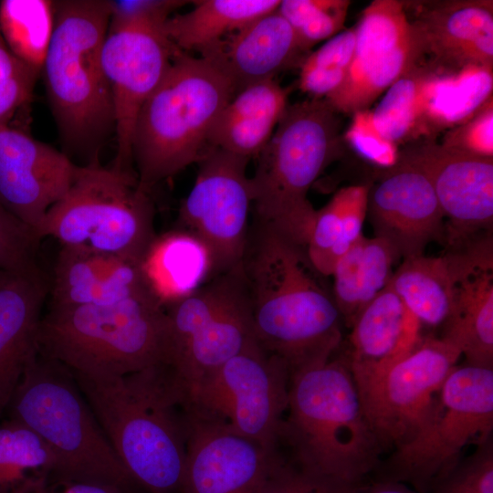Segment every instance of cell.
Listing matches in <instances>:
<instances>
[{
    "mask_svg": "<svg viewBox=\"0 0 493 493\" xmlns=\"http://www.w3.org/2000/svg\"><path fill=\"white\" fill-rule=\"evenodd\" d=\"M242 269L256 341L289 376L328 362L341 342V318L306 248L267 223L248 231Z\"/></svg>",
    "mask_w": 493,
    "mask_h": 493,
    "instance_id": "obj_1",
    "label": "cell"
},
{
    "mask_svg": "<svg viewBox=\"0 0 493 493\" xmlns=\"http://www.w3.org/2000/svg\"><path fill=\"white\" fill-rule=\"evenodd\" d=\"M73 375L136 485L145 493H180L190 411L187 391L172 368L162 363L121 376Z\"/></svg>",
    "mask_w": 493,
    "mask_h": 493,
    "instance_id": "obj_2",
    "label": "cell"
},
{
    "mask_svg": "<svg viewBox=\"0 0 493 493\" xmlns=\"http://www.w3.org/2000/svg\"><path fill=\"white\" fill-rule=\"evenodd\" d=\"M108 0L55 1V28L41 75L63 152L97 164L112 133V98L101 61Z\"/></svg>",
    "mask_w": 493,
    "mask_h": 493,
    "instance_id": "obj_3",
    "label": "cell"
},
{
    "mask_svg": "<svg viewBox=\"0 0 493 493\" xmlns=\"http://www.w3.org/2000/svg\"><path fill=\"white\" fill-rule=\"evenodd\" d=\"M334 355L290 377L279 446L307 472L362 484L379 466L383 450L364 414L346 356Z\"/></svg>",
    "mask_w": 493,
    "mask_h": 493,
    "instance_id": "obj_4",
    "label": "cell"
},
{
    "mask_svg": "<svg viewBox=\"0 0 493 493\" xmlns=\"http://www.w3.org/2000/svg\"><path fill=\"white\" fill-rule=\"evenodd\" d=\"M236 92L233 81L210 59L176 49L132 131V163L144 190L151 192L197 163L209 147L215 119Z\"/></svg>",
    "mask_w": 493,
    "mask_h": 493,
    "instance_id": "obj_5",
    "label": "cell"
},
{
    "mask_svg": "<svg viewBox=\"0 0 493 493\" xmlns=\"http://www.w3.org/2000/svg\"><path fill=\"white\" fill-rule=\"evenodd\" d=\"M11 417L35 432L55 458L54 482H80L145 493L101 429L73 373L38 351L8 405Z\"/></svg>",
    "mask_w": 493,
    "mask_h": 493,
    "instance_id": "obj_6",
    "label": "cell"
},
{
    "mask_svg": "<svg viewBox=\"0 0 493 493\" xmlns=\"http://www.w3.org/2000/svg\"><path fill=\"white\" fill-rule=\"evenodd\" d=\"M38 352L73 373L121 376L167 363L166 311L151 293L100 306L49 307Z\"/></svg>",
    "mask_w": 493,
    "mask_h": 493,
    "instance_id": "obj_7",
    "label": "cell"
},
{
    "mask_svg": "<svg viewBox=\"0 0 493 493\" xmlns=\"http://www.w3.org/2000/svg\"><path fill=\"white\" fill-rule=\"evenodd\" d=\"M337 113L324 99L288 104L250 177L256 220L305 248L316 215L308 192L341 150Z\"/></svg>",
    "mask_w": 493,
    "mask_h": 493,
    "instance_id": "obj_8",
    "label": "cell"
},
{
    "mask_svg": "<svg viewBox=\"0 0 493 493\" xmlns=\"http://www.w3.org/2000/svg\"><path fill=\"white\" fill-rule=\"evenodd\" d=\"M150 193L135 173L100 163L80 165L68 193L37 231L62 246L113 254L139 262L156 236Z\"/></svg>",
    "mask_w": 493,
    "mask_h": 493,
    "instance_id": "obj_9",
    "label": "cell"
},
{
    "mask_svg": "<svg viewBox=\"0 0 493 493\" xmlns=\"http://www.w3.org/2000/svg\"><path fill=\"white\" fill-rule=\"evenodd\" d=\"M493 368L456 365L424 425L375 469L377 480L433 493L461 461L464 449L492 438Z\"/></svg>",
    "mask_w": 493,
    "mask_h": 493,
    "instance_id": "obj_10",
    "label": "cell"
},
{
    "mask_svg": "<svg viewBox=\"0 0 493 493\" xmlns=\"http://www.w3.org/2000/svg\"><path fill=\"white\" fill-rule=\"evenodd\" d=\"M167 365L187 393L255 341L242 264L166 309Z\"/></svg>",
    "mask_w": 493,
    "mask_h": 493,
    "instance_id": "obj_11",
    "label": "cell"
},
{
    "mask_svg": "<svg viewBox=\"0 0 493 493\" xmlns=\"http://www.w3.org/2000/svg\"><path fill=\"white\" fill-rule=\"evenodd\" d=\"M289 381L284 362L255 340L187 393L189 409L201 420L278 449Z\"/></svg>",
    "mask_w": 493,
    "mask_h": 493,
    "instance_id": "obj_12",
    "label": "cell"
},
{
    "mask_svg": "<svg viewBox=\"0 0 493 493\" xmlns=\"http://www.w3.org/2000/svg\"><path fill=\"white\" fill-rule=\"evenodd\" d=\"M249 160L209 146L197 162L194 184L179 209L182 229L209 251L214 277L242 263L253 204L246 175Z\"/></svg>",
    "mask_w": 493,
    "mask_h": 493,
    "instance_id": "obj_13",
    "label": "cell"
},
{
    "mask_svg": "<svg viewBox=\"0 0 493 493\" xmlns=\"http://www.w3.org/2000/svg\"><path fill=\"white\" fill-rule=\"evenodd\" d=\"M461 352L442 338H423L404 359L359 390L367 421L383 452L408 442L426 421Z\"/></svg>",
    "mask_w": 493,
    "mask_h": 493,
    "instance_id": "obj_14",
    "label": "cell"
},
{
    "mask_svg": "<svg viewBox=\"0 0 493 493\" xmlns=\"http://www.w3.org/2000/svg\"><path fill=\"white\" fill-rule=\"evenodd\" d=\"M423 173L432 184L446 224L447 247L493 226V158L452 150L434 140L412 143L399 160Z\"/></svg>",
    "mask_w": 493,
    "mask_h": 493,
    "instance_id": "obj_15",
    "label": "cell"
},
{
    "mask_svg": "<svg viewBox=\"0 0 493 493\" xmlns=\"http://www.w3.org/2000/svg\"><path fill=\"white\" fill-rule=\"evenodd\" d=\"M177 48L163 29L108 30L101 61L114 110L117 152L112 166L135 173L131 137L138 113L163 80Z\"/></svg>",
    "mask_w": 493,
    "mask_h": 493,
    "instance_id": "obj_16",
    "label": "cell"
},
{
    "mask_svg": "<svg viewBox=\"0 0 493 493\" xmlns=\"http://www.w3.org/2000/svg\"><path fill=\"white\" fill-rule=\"evenodd\" d=\"M79 168L63 151L11 125L0 126V204L36 237L47 213L68 193Z\"/></svg>",
    "mask_w": 493,
    "mask_h": 493,
    "instance_id": "obj_17",
    "label": "cell"
},
{
    "mask_svg": "<svg viewBox=\"0 0 493 493\" xmlns=\"http://www.w3.org/2000/svg\"><path fill=\"white\" fill-rule=\"evenodd\" d=\"M367 215L374 236L385 240L398 258L422 255L445 239V217L427 177L402 162L370 185Z\"/></svg>",
    "mask_w": 493,
    "mask_h": 493,
    "instance_id": "obj_18",
    "label": "cell"
},
{
    "mask_svg": "<svg viewBox=\"0 0 493 493\" xmlns=\"http://www.w3.org/2000/svg\"><path fill=\"white\" fill-rule=\"evenodd\" d=\"M280 456L190 412L180 493H257Z\"/></svg>",
    "mask_w": 493,
    "mask_h": 493,
    "instance_id": "obj_19",
    "label": "cell"
},
{
    "mask_svg": "<svg viewBox=\"0 0 493 493\" xmlns=\"http://www.w3.org/2000/svg\"><path fill=\"white\" fill-rule=\"evenodd\" d=\"M455 280L452 312L442 339L456 347L467 364L493 368L492 232L448 248Z\"/></svg>",
    "mask_w": 493,
    "mask_h": 493,
    "instance_id": "obj_20",
    "label": "cell"
},
{
    "mask_svg": "<svg viewBox=\"0 0 493 493\" xmlns=\"http://www.w3.org/2000/svg\"><path fill=\"white\" fill-rule=\"evenodd\" d=\"M404 2L431 68L455 71L476 65L493 68V2Z\"/></svg>",
    "mask_w": 493,
    "mask_h": 493,
    "instance_id": "obj_21",
    "label": "cell"
},
{
    "mask_svg": "<svg viewBox=\"0 0 493 493\" xmlns=\"http://www.w3.org/2000/svg\"><path fill=\"white\" fill-rule=\"evenodd\" d=\"M345 355L358 391L407 356L423 340L422 324L389 288L357 315Z\"/></svg>",
    "mask_w": 493,
    "mask_h": 493,
    "instance_id": "obj_22",
    "label": "cell"
},
{
    "mask_svg": "<svg viewBox=\"0 0 493 493\" xmlns=\"http://www.w3.org/2000/svg\"><path fill=\"white\" fill-rule=\"evenodd\" d=\"M48 293L49 307L72 308L110 305L151 292L139 262L113 254L62 246Z\"/></svg>",
    "mask_w": 493,
    "mask_h": 493,
    "instance_id": "obj_23",
    "label": "cell"
},
{
    "mask_svg": "<svg viewBox=\"0 0 493 493\" xmlns=\"http://www.w3.org/2000/svg\"><path fill=\"white\" fill-rule=\"evenodd\" d=\"M49 283L43 273L0 272V413L37 355Z\"/></svg>",
    "mask_w": 493,
    "mask_h": 493,
    "instance_id": "obj_24",
    "label": "cell"
},
{
    "mask_svg": "<svg viewBox=\"0 0 493 493\" xmlns=\"http://www.w3.org/2000/svg\"><path fill=\"white\" fill-rule=\"evenodd\" d=\"M304 53L287 20L277 11L253 20L200 53L233 81L236 92L286 69Z\"/></svg>",
    "mask_w": 493,
    "mask_h": 493,
    "instance_id": "obj_25",
    "label": "cell"
},
{
    "mask_svg": "<svg viewBox=\"0 0 493 493\" xmlns=\"http://www.w3.org/2000/svg\"><path fill=\"white\" fill-rule=\"evenodd\" d=\"M288 90L275 79L238 90L215 119L208 145L248 159L271 138L288 107Z\"/></svg>",
    "mask_w": 493,
    "mask_h": 493,
    "instance_id": "obj_26",
    "label": "cell"
},
{
    "mask_svg": "<svg viewBox=\"0 0 493 493\" xmlns=\"http://www.w3.org/2000/svg\"><path fill=\"white\" fill-rule=\"evenodd\" d=\"M492 68L471 65L442 71L427 65L415 140H433L475 116L492 98Z\"/></svg>",
    "mask_w": 493,
    "mask_h": 493,
    "instance_id": "obj_27",
    "label": "cell"
},
{
    "mask_svg": "<svg viewBox=\"0 0 493 493\" xmlns=\"http://www.w3.org/2000/svg\"><path fill=\"white\" fill-rule=\"evenodd\" d=\"M139 266L147 288L164 309L214 277L209 251L183 229L156 236Z\"/></svg>",
    "mask_w": 493,
    "mask_h": 493,
    "instance_id": "obj_28",
    "label": "cell"
},
{
    "mask_svg": "<svg viewBox=\"0 0 493 493\" xmlns=\"http://www.w3.org/2000/svg\"><path fill=\"white\" fill-rule=\"evenodd\" d=\"M398 259L383 239L362 236L335 263L332 297L343 320L351 327L360 311L383 288Z\"/></svg>",
    "mask_w": 493,
    "mask_h": 493,
    "instance_id": "obj_29",
    "label": "cell"
},
{
    "mask_svg": "<svg viewBox=\"0 0 493 493\" xmlns=\"http://www.w3.org/2000/svg\"><path fill=\"white\" fill-rule=\"evenodd\" d=\"M184 14L171 16L163 31L179 49L199 54L278 9L279 0H200Z\"/></svg>",
    "mask_w": 493,
    "mask_h": 493,
    "instance_id": "obj_30",
    "label": "cell"
},
{
    "mask_svg": "<svg viewBox=\"0 0 493 493\" xmlns=\"http://www.w3.org/2000/svg\"><path fill=\"white\" fill-rule=\"evenodd\" d=\"M389 287L423 325L444 326L454 304L455 280L444 254H424L403 259Z\"/></svg>",
    "mask_w": 493,
    "mask_h": 493,
    "instance_id": "obj_31",
    "label": "cell"
},
{
    "mask_svg": "<svg viewBox=\"0 0 493 493\" xmlns=\"http://www.w3.org/2000/svg\"><path fill=\"white\" fill-rule=\"evenodd\" d=\"M55 28V1H0V33L10 51L39 76Z\"/></svg>",
    "mask_w": 493,
    "mask_h": 493,
    "instance_id": "obj_32",
    "label": "cell"
},
{
    "mask_svg": "<svg viewBox=\"0 0 493 493\" xmlns=\"http://www.w3.org/2000/svg\"><path fill=\"white\" fill-rule=\"evenodd\" d=\"M54 469L53 454L35 432L12 418L0 423V493L50 479Z\"/></svg>",
    "mask_w": 493,
    "mask_h": 493,
    "instance_id": "obj_33",
    "label": "cell"
},
{
    "mask_svg": "<svg viewBox=\"0 0 493 493\" xmlns=\"http://www.w3.org/2000/svg\"><path fill=\"white\" fill-rule=\"evenodd\" d=\"M427 71L426 64H419L399 79L385 92L372 111L375 127L397 146L415 141L420 111V95Z\"/></svg>",
    "mask_w": 493,
    "mask_h": 493,
    "instance_id": "obj_34",
    "label": "cell"
},
{
    "mask_svg": "<svg viewBox=\"0 0 493 493\" xmlns=\"http://www.w3.org/2000/svg\"><path fill=\"white\" fill-rule=\"evenodd\" d=\"M356 45L355 26L339 32L300 64L299 89L316 99H326L344 82Z\"/></svg>",
    "mask_w": 493,
    "mask_h": 493,
    "instance_id": "obj_35",
    "label": "cell"
},
{
    "mask_svg": "<svg viewBox=\"0 0 493 493\" xmlns=\"http://www.w3.org/2000/svg\"><path fill=\"white\" fill-rule=\"evenodd\" d=\"M350 5L348 0H284L277 11L290 25L305 53L342 30Z\"/></svg>",
    "mask_w": 493,
    "mask_h": 493,
    "instance_id": "obj_36",
    "label": "cell"
},
{
    "mask_svg": "<svg viewBox=\"0 0 493 493\" xmlns=\"http://www.w3.org/2000/svg\"><path fill=\"white\" fill-rule=\"evenodd\" d=\"M343 203L342 187L322 208L316 210L306 245L309 262L324 277L331 275L334 265L340 258Z\"/></svg>",
    "mask_w": 493,
    "mask_h": 493,
    "instance_id": "obj_37",
    "label": "cell"
},
{
    "mask_svg": "<svg viewBox=\"0 0 493 493\" xmlns=\"http://www.w3.org/2000/svg\"><path fill=\"white\" fill-rule=\"evenodd\" d=\"M362 485L307 472L281 453L257 493H359Z\"/></svg>",
    "mask_w": 493,
    "mask_h": 493,
    "instance_id": "obj_38",
    "label": "cell"
},
{
    "mask_svg": "<svg viewBox=\"0 0 493 493\" xmlns=\"http://www.w3.org/2000/svg\"><path fill=\"white\" fill-rule=\"evenodd\" d=\"M39 240L0 204V271L42 273L37 264Z\"/></svg>",
    "mask_w": 493,
    "mask_h": 493,
    "instance_id": "obj_39",
    "label": "cell"
},
{
    "mask_svg": "<svg viewBox=\"0 0 493 493\" xmlns=\"http://www.w3.org/2000/svg\"><path fill=\"white\" fill-rule=\"evenodd\" d=\"M38 77L10 51L0 33V126L10 125L29 103Z\"/></svg>",
    "mask_w": 493,
    "mask_h": 493,
    "instance_id": "obj_40",
    "label": "cell"
},
{
    "mask_svg": "<svg viewBox=\"0 0 493 493\" xmlns=\"http://www.w3.org/2000/svg\"><path fill=\"white\" fill-rule=\"evenodd\" d=\"M351 116L344 141L370 163L387 170L393 168L399 160L398 146L378 131L372 111L369 109L359 110Z\"/></svg>",
    "mask_w": 493,
    "mask_h": 493,
    "instance_id": "obj_41",
    "label": "cell"
},
{
    "mask_svg": "<svg viewBox=\"0 0 493 493\" xmlns=\"http://www.w3.org/2000/svg\"><path fill=\"white\" fill-rule=\"evenodd\" d=\"M433 493H493L492 438L461 459Z\"/></svg>",
    "mask_w": 493,
    "mask_h": 493,
    "instance_id": "obj_42",
    "label": "cell"
},
{
    "mask_svg": "<svg viewBox=\"0 0 493 493\" xmlns=\"http://www.w3.org/2000/svg\"><path fill=\"white\" fill-rule=\"evenodd\" d=\"M109 31L146 27L162 30L172 14L185 0H110Z\"/></svg>",
    "mask_w": 493,
    "mask_h": 493,
    "instance_id": "obj_43",
    "label": "cell"
},
{
    "mask_svg": "<svg viewBox=\"0 0 493 493\" xmlns=\"http://www.w3.org/2000/svg\"><path fill=\"white\" fill-rule=\"evenodd\" d=\"M440 144L465 153L493 158L492 98L470 120L446 131Z\"/></svg>",
    "mask_w": 493,
    "mask_h": 493,
    "instance_id": "obj_44",
    "label": "cell"
},
{
    "mask_svg": "<svg viewBox=\"0 0 493 493\" xmlns=\"http://www.w3.org/2000/svg\"><path fill=\"white\" fill-rule=\"evenodd\" d=\"M15 493H132L120 488L80 482H54L50 479L27 484Z\"/></svg>",
    "mask_w": 493,
    "mask_h": 493,
    "instance_id": "obj_45",
    "label": "cell"
},
{
    "mask_svg": "<svg viewBox=\"0 0 493 493\" xmlns=\"http://www.w3.org/2000/svg\"><path fill=\"white\" fill-rule=\"evenodd\" d=\"M359 493H421L408 485L396 482V481H385L377 480L376 482L364 486L362 485L359 490Z\"/></svg>",
    "mask_w": 493,
    "mask_h": 493,
    "instance_id": "obj_46",
    "label": "cell"
},
{
    "mask_svg": "<svg viewBox=\"0 0 493 493\" xmlns=\"http://www.w3.org/2000/svg\"><path fill=\"white\" fill-rule=\"evenodd\" d=\"M0 272H3V271H0Z\"/></svg>",
    "mask_w": 493,
    "mask_h": 493,
    "instance_id": "obj_47",
    "label": "cell"
}]
</instances>
